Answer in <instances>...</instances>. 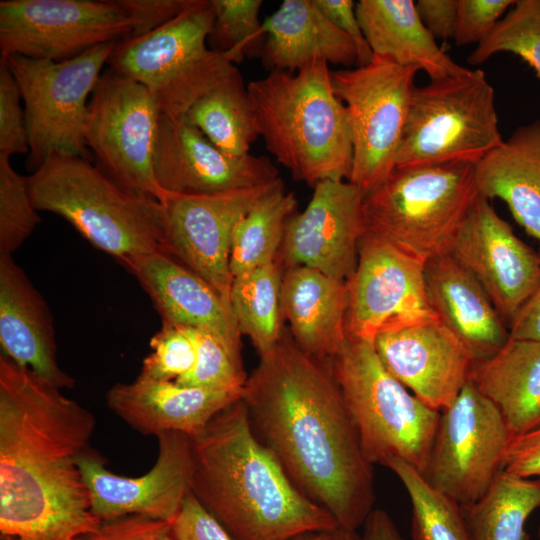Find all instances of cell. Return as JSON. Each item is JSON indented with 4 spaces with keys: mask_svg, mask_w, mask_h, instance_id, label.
<instances>
[{
    "mask_svg": "<svg viewBox=\"0 0 540 540\" xmlns=\"http://www.w3.org/2000/svg\"><path fill=\"white\" fill-rule=\"evenodd\" d=\"M242 399L254 434L295 487L357 532L373 511V471L330 359L303 352L286 327L260 356Z\"/></svg>",
    "mask_w": 540,
    "mask_h": 540,
    "instance_id": "obj_1",
    "label": "cell"
},
{
    "mask_svg": "<svg viewBox=\"0 0 540 540\" xmlns=\"http://www.w3.org/2000/svg\"><path fill=\"white\" fill-rule=\"evenodd\" d=\"M95 417L60 388L0 355V533L75 540L100 520L78 466Z\"/></svg>",
    "mask_w": 540,
    "mask_h": 540,
    "instance_id": "obj_2",
    "label": "cell"
},
{
    "mask_svg": "<svg viewBox=\"0 0 540 540\" xmlns=\"http://www.w3.org/2000/svg\"><path fill=\"white\" fill-rule=\"evenodd\" d=\"M191 492L235 540H292L339 526L254 434L241 398L192 437Z\"/></svg>",
    "mask_w": 540,
    "mask_h": 540,
    "instance_id": "obj_3",
    "label": "cell"
},
{
    "mask_svg": "<svg viewBox=\"0 0 540 540\" xmlns=\"http://www.w3.org/2000/svg\"><path fill=\"white\" fill-rule=\"evenodd\" d=\"M329 64L316 59L295 73L271 71L247 85L259 136L297 181L313 188L349 181V115L335 94Z\"/></svg>",
    "mask_w": 540,
    "mask_h": 540,
    "instance_id": "obj_4",
    "label": "cell"
},
{
    "mask_svg": "<svg viewBox=\"0 0 540 540\" xmlns=\"http://www.w3.org/2000/svg\"><path fill=\"white\" fill-rule=\"evenodd\" d=\"M35 208L57 214L126 269L164 252V207L131 193L90 160L52 154L27 177Z\"/></svg>",
    "mask_w": 540,
    "mask_h": 540,
    "instance_id": "obj_5",
    "label": "cell"
},
{
    "mask_svg": "<svg viewBox=\"0 0 540 540\" xmlns=\"http://www.w3.org/2000/svg\"><path fill=\"white\" fill-rule=\"evenodd\" d=\"M474 165L395 168L363 194L364 235L424 263L448 253L479 196Z\"/></svg>",
    "mask_w": 540,
    "mask_h": 540,
    "instance_id": "obj_6",
    "label": "cell"
},
{
    "mask_svg": "<svg viewBox=\"0 0 540 540\" xmlns=\"http://www.w3.org/2000/svg\"><path fill=\"white\" fill-rule=\"evenodd\" d=\"M330 363L369 463L396 458L423 472L440 412L387 371L372 342L347 336Z\"/></svg>",
    "mask_w": 540,
    "mask_h": 540,
    "instance_id": "obj_7",
    "label": "cell"
},
{
    "mask_svg": "<svg viewBox=\"0 0 540 540\" xmlns=\"http://www.w3.org/2000/svg\"><path fill=\"white\" fill-rule=\"evenodd\" d=\"M213 22L210 0H191L157 30L116 42L107 64L142 84L161 115L182 117L236 69L224 54L206 45Z\"/></svg>",
    "mask_w": 540,
    "mask_h": 540,
    "instance_id": "obj_8",
    "label": "cell"
},
{
    "mask_svg": "<svg viewBox=\"0 0 540 540\" xmlns=\"http://www.w3.org/2000/svg\"><path fill=\"white\" fill-rule=\"evenodd\" d=\"M502 142L494 89L468 68L415 87L396 168L476 164Z\"/></svg>",
    "mask_w": 540,
    "mask_h": 540,
    "instance_id": "obj_9",
    "label": "cell"
},
{
    "mask_svg": "<svg viewBox=\"0 0 540 540\" xmlns=\"http://www.w3.org/2000/svg\"><path fill=\"white\" fill-rule=\"evenodd\" d=\"M115 43L62 62L17 54L1 57L24 102L32 172L52 154L90 160L84 137L88 102Z\"/></svg>",
    "mask_w": 540,
    "mask_h": 540,
    "instance_id": "obj_10",
    "label": "cell"
},
{
    "mask_svg": "<svg viewBox=\"0 0 540 540\" xmlns=\"http://www.w3.org/2000/svg\"><path fill=\"white\" fill-rule=\"evenodd\" d=\"M419 70L374 55L366 65L331 71L335 94L346 106L351 126L349 182L363 194L396 168Z\"/></svg>",
    "mask_w": 540,
    "mask_h": 540,
    "instance_id": "obj_11",
    "label": "cell"
},
{
    "mask_svg": "<svg viewBox=\"0 0 540 540\" xmlns=\"http://www.w3.org/2000/svg\"><path fill=\"white\" fill-rule=\"evenodd\" d=\"M161 112L137 81L109 68L88 102L84 137L98 166L127 191L163 202L168 193L157 183L154 149Z\"/></svg>",
    "mask_w": 540,
    "mask_h": 540,
    "instance_id": "obj_12",
    "label": "cell"
},
{
    "mask_svg": "<svg viewBox=\"0 0 540 540\" xmlns=\"http://www.w3.org/2000/svg\"><path fill=\"white\" fill-rule=\"evenodd\" d=\"M498 408L469 380L440 418L422 475L435 489L467 507L502 470L512 439Z\"/></svg>",
    "mask_w": 540,
    "mask_h": 540,
    "instance_id": "obj_13",
    "label": "cell"
},
{
    "mask_svg": "<svg viewBox=\"0 0 540 540\" xmlns=\"http://www.w3.org/2000/svg\"><path fill=\"white\" fill-rule=\"evenodd\" d=\"M131 34L116 0H1V57L62 62Z\"/></svg>",
    "mask_w": 540,
    "mask_h": 540,
    "instance_id": "obj_14",
    "label": "cell"
},
{
    "mask_svg": "<svg viewBox=\"0 0 540 540\" xmlns=\"http://www.w3.org/2000/svg\"><path fill=\"white\" fill-rule=\"evenodd\" d=\"M424 271V262L363 234L348 281L347 336L373 343L381 333L438 320Z\"/></svg>",
    "mask_w": 540,
    "mask_h": 540,
    "instance_id": "obj_15",
    "label": "cell"
},
{
    "mask_svg": "<svg viewBox=\"0 0 540 540\" xmlns=\"http://www.w3.org/2000/svg\"><path fill=\"white\" fill-rule=\"evenodd\" d=\"M281 183L279 177L260 186L212 195L168 194L162 202L165 253L206 280L230 303L234 229L261 198Z\"/></svg>",
    "mask_w": 540,
    "mask_h": 540,
    "instance_id": "obj_16",
    "label": "cell"
},
{
    "mask_svg": "<svg viewBox=\"0 0 540 540\" xmlns=\"http://www.w3.org/2000/svg\"><path fill=\"white\" fill-rule=\"evenodd\" d=\"M157 438V460L138 477L112 473L89 448L79 456L78 466L89 491L91 511L100 521L127 515L174 520L191 492L192 437L169 431Z\"/></svg>",
    "mask_w": 540,
    "mask_h": 540,
    "instance_id": "obj_17",
    "label": "cell"
},
{
    "mask_svg": "<svg viewBox=\"0 0 540 540\" xmlns=\"http://www.w3.org/2000/svg\"><path fill=\"white\" fill-rule=\"evenodd\" d=\"M448 253L481 285L503 321L511 323L540 284V257L481 196Z\"/></svg>",
    "mask_w": 540,
    "mask_h": 540,
    "instance_id": "obj_18",
    "label": "cell"
},
{
    "mask_svg": "<svg viewBox=\"0 0 540 540\" xmlns=\"http://www.w3.org/2000/svg\"><path fill=\"white\" fill-rule=\"evenodd\" d=\"M362 200L349 181L318 183L306 208L286 223L276 258L281 269L307 267L348 282L364 234Z\"/></svg>",
    "mask_w": 540,
    "mask_h": 540,
    "instance_id": "obj_19",
    "label": "cell"
},
{
    "mask_svg": "<svg viewBox=\"0 0 540 540\" xmlns=\"http://www.w3.org/2000/svg\"><path fill=\"white\" fill-rule=\"evenodd\" d=\"M153 168L160 188L174 195H212L279 178L278 169L268 157L227 155L183 116L161 115Z\"/></svg>",
    "mask_w": 540,
    "mask_h": 540,
    "instance_id": "obj_20",
    "label": "cell"
},
{
    "mask_svg": "<svg viewBox=\"0 0 540 540\" xmlns=\"http://www.w3.org/2000/svg\"><path fill=\"white\" fill-rule=\"evenodd\" d=\"M373 344L387 371L439 412L455 401L475 364L466 346L439 319L381 333Z\"/></svg>",
    "mask_w": 540,
    "mask_h": 540,
    "instance_id": "obj_21",
    "label": "cell"
},
{
    "mask_svg": "<svg viewBox=\"0 0 540 540\" xmlns=\"http://www.w3.org/2000/svg\"><path fill=\"white\" fill-rule=\"evenodd\" d=\"M1 355L54 386L72 388L75 380L57 362L50 309L12 255L0 254Z\"/></svg>",
    "mask_w": 540,
    "mask_h": 540,
    "instance_id": "obj_22",
    "label": "cell"
},
{
    "mask_svg": "<svg viewBox=\"0 0 540 540\" xmlns=\"http://www.w3.org/2000/svg\"><path fill=\"white\" fill-rule=\"evenodd\" d=\"M243 391L184 386L138 376L117 383L106 393L107 407L143 435L176 431L191 437L221 410L243 397Z\"/></svg>",
    "mask_w": 540,
    "mask_h": 540,
    "instance_id": "obj_23",
    "label": "cell"
},
{
    "mask_svg": "<svg viewBox=\"0 0 540 540\" xmlns=\"http://www.w3.org/2000/svg\"><path fill=\"white\" fill-rule=\"evenodd\" d=\"M131 272L152 300L162 323L211 332L241 351V332L230 303L206 280L158 252L133 262Z\"/></svg>",
    "mask_w": 540,
    "mask_h": 540,
    "instance_id": "obj_24",
    "label": "cell"
},
{
    "mask_svg": "<svg viewBox=\"0 0 540 540\" xmlns=\"http://www.w3.org/2000/svg\"><path fill=\"white\" fill-rule=\"evenodd\" d=\"M430 305L439 321L469 350L475 364L496 354L509 331L490 298L449 253L425 263Z\"/></svg>",
    "mask_w": 540,
    "mask_h": 540,
    "instance_id": "obj_25",
    "label": "cell"
},
{
    "mask_svg": "<svg viewBox=\"0 0 540 540\" xmlns=\"http://www.w3.org/2000/svg\"><path fill=\"white\" fill-rule=\"evenodd\" d=\"M281 309L294 342L312 357L332 358L347 339V281L307 267L287 269Z\"/></svg>",
    "mask_w": 540,
    "mask_h": 540,
    "instance_id": "obj_26",
    "label": "cell"
},
{
    "mask_svg": "<svg viewBox=\"0 0 540 540\" xmlns=\"http://www.w3.org/2000/svg\"><path fill=\"white\" fill-rule=\"evenodd\" d=\"M261 59L271 71L295 73L321 59L349 68L358 65L354 42L335 27L314 0H284L262 25Z\"/></svg>",
    "mask_w": 540,
    "mask_h": 540,
    "instance_id": "obj_27",
    "label": "cell"
},
{
    "mask_svg": "<svg viewBox=\"0 0 540 540\" xmlns=\"http://www.w3.org/2000/svg\"><path fill=\"white\" fill-rule=\"evenodd\" d=\"M478 195L506 203L518 224L540 242V120L518 127L474 165Z\"/></svg>",
    "mask_w": 540,
    "mask_h": 540,
    "instance_id": "obj_28",
    "label": "cell"
},
{
    "mask_svg": "<svg viewBox=\"0 0 540 540\" xmlns=\"http://www.w3.org/2000/svg\"><path fill=\"white\" fill-rule=\"evenodd\" d=\"M356 14L374 55L424 70L430 80L465 72L422 23L412 0H360Z\"/></svg>",
    "mask_w": 540,
    "mask_h": 540,
    "instance_id": "obj_29",
    "label": "cell"
},
{
    "mask_svg": "<svg viewBox=\"0 0 540 540\" xmlns=\"http://www.w3.org/2000/svg\"><path fill=\"white\" fill-rule=\"evenodd\" d=\"M470 380L498 408L512 436L540 427V341L509 338L474 364Z\"/></svg>",
    "mask_w": 540,
    "mask_h": 540,
    "instance_id": "obj_30",
    "label": "cell"
},
{
    "mask_svg": "<svg viewBox=\"0 0 540 540\" xmlns=\"http://www.w3.org/2000/svg\"><path fill=\"white\" fill-rule=\"evenodd\" d=\"M183 117L233 157L248 155L259 136L248 88L237 68L197 100Z\"/></svg>",
    "mask_w": 540,
    "mask_h": 540,
    "instance_id": "obj_31",
    "label": "cell"
},
{
    "mask_svg": "<svg viewBox=\"0 0 540 540\" xmlns=\"http://www.w3.org/2000/svg\"><path fill=\"white\" fill-rule=\"evenodd\" d=\"M462 508L472 540H526L525 524L540 508V481L501 470L478 501Z\"/></svg>",
    "mask_w": 540,
    "mask_h": 540,
    "instance_id": "obj_32",
    "label": "cell"
},
{
    "mask_svg": "<svg viewBox=\"0 0 540 540\" xmlns=\"http://www.w3.org/2000/svg\"><path fill=\"white\" fill-rule=\"evenodd\" d=\"M283 270L275 261L233 277L230 304L242 335L259 355L281 338L285 327L281 309Z\"/></svg>",
    "mask_w": 540,
    "mask_h": 540,
    "instance_id": "obj_33",
    "label": "cell"
},
{
    "mask_svg": "<svg viewBox=\"0 0 540 540\" xmlns=\"http://www.w3.org/2000/svg\"><path fill=\"white\" fill-rule=\"evenodd\" d=\"M296 209L294 193L281 183L239 220L230 253L233 277L276 261L286 223Z\"/></svg>",
    "mask_w": 540,
    "mask_h": 540,
    "instance_id": "obj_34",
    "label": "cell"
},
{
    "mask_svg": "<svg viewBox=\"0 0 540 540\" xmlns=\"http://www.w3.org/2000/svg\"><path fill=\"white\" fill-rule=\"evenodd\" d=\"M384 466L398 477L409 496L412 540H472L461 505L432 487L405 461L394 458Z\"/></svg>",
    "mask_w": 540,
    "mask_h": 540,
    "instance_id": "obj_35",
    "label": "cell"
},
{
    "mask_svg": "<svg viewBox=\"0 0 540 540\" xmlns=\"http://www.w3.org/2000/svg\"><path fill=\"white\" fill-rule=\"evenodd\" d=\"M499 52L521 57L540 79V0H518L468 56L479 65Z\"/></svg>",
    "mask_w": 540,
    "mask_h": 540,
    "instance_id": "obj_36",
    "label": "cell"
},
{
    "mask_svg": "<svg viewBox=\"0 0 540 540\" xmlns=\"http://www.w3.org/2000/svg\"><path fill=\"white\" fill-rule=\"evenodd\" d=\"M214 14L208 36L213 50L224 54L232 63L245 55H261L265 41L263 22L259 19L262 0H210Z\"/></svg>",
    "mask_w": 540,
    "mask_h": 540,
    "instance_id": "obj_37",
    "label": "cell"
},
{
    "mask_svg": "<svg viewBox=\"0 0 540 540\" xmlns=\"http://www.w3.org/2000/svg\"><path fill=\"white\" fill-rule=\"evenodd\" d=\"M191 331L197 348L196 364L190 373L175 382L213 390H244L248 376L241 351L211 332L196 328Z\"/></svg>",
    "mask_w": 540,
    "mask_h": 540,
    "instance_id": "obj_38",
    "label": "cell"
},
{
    "mask_svg": "<svg viewBox=\"0 0 540 540\" xmlns=\"http://www.w3.org/2000/svg\"><path fill=\"white\" fill-rule=\"evenodd\" d=\"M38 212L27 177L0 155V254L12 255L24 243L41 221Z\"/></svg>",
    "mask_w": 540,
    "mask_h": 540,
    "instance_id": "obj_39",
    "label": "cell"
},
{
    "mask_svg": "<svg viewBox=\"0 0 540 540\" xmlns=\"http://www.w3.org/2000/svg\"><path fill=\"white\" fill-rule=\"evenodd\" d=\"M151 353L138 376L156 381H176L192 371L197 348L190 327L162 323L150 340Z\"/></svg>",
    "mask_w": 540,
    "mask_h": 540,
    "instance_id": "obj_40",
    "label": "cell"
},
{
    "mask_svg": "<svg viewBox=\"0 0 540 540\" xmlns=\"http://www.w3.org/2000/svg\"><path fill=\"white\" fill-rule=\"evenodd\" d=\"M21 100L14 76L0 61V155L8 158L30 151L25 109L21 106Z\"/></svg>",
    "mask_w": 540,
    "mask_h": 540,
    "instance_id": "obj_41",
    "label": "cell"
},
{
    "mask_svg": "<svg viewBox=\"0 0 540 540\" xmlns=\"http://www.w3.org/2000/svg\"><path fill=\"white\" fill-rule=\"evenodd\" d=\"M514 3L513 0H458L456 44H479Z\"/></svg>",
    "mask_w": 540,
    "mask_h": 540,
    "instance_id": "obj_42",
    "label": "cell"
},
{
    "mask_svg": "<svg viewBox=\"0 0 540 540\" xmlns=\"http://www.w3.org/2000/svg\"><path fill=\"white\" fill-rule=\"evenodd\" d=\"M172 522L142 515L101 520L91 531L75 540H175Z\"/></svg>",
    "mask_w": 540,
    "mask_h": 540,
    "instance_id": "obj_43",
    "label": "cell"
},
{
    "mask_svg": "<svg viewBox=\"0 0 540 540\" xmlns=\"http://www.w3.org/2000/svg\"><path fill=\"white\" fill-rule=\"evenodd\" d=\"M175 540H235L190 492L172 521Z\"/></svg>",
    "mask_w": 540,
    "mask_h": 540,
    "instance_id": "obj_44",
    "label": "cell"
},
{
    "mask_svg": "<svg viewBox=\"0 0 540 540\" xmlns=\"http://www.w3.org/2000/svg\"><path fill=\"white\" fill-rule=\"evenodd\" d=\"M126 13L131 34L140 37L149 34L180 15L191 0H116Z\"/></svg>",
    "mask_w": 540,
    "mask_h": 540,
    "instance_id": "obj_45",
    "label": "cell"
},
{
    "mask_svg": "<svg viewBox=\"0 0 540 540\" xmlns=\"http://www.w3.org/2000/svg\"><path fill=\"white\" fill-rule=\"evenodd\" d=\"M323 15L355 44L358 53V65L368 64L373 59V52L368 45L356 14V4L352 0H314Z\"/></svg>",
    "mask_w": 540,
    "mask_h": 540,
    "instance_id": "obj_46",
    "label": "cell"
},
{
    "mask_svg": "<svg viewBox=\"0 0 540 540\" xmlns=\"http://www.w3.org/2000/svg\"><path fill=\"white\" fill-rule=\"evenodd\" d=\"M502 470L540 481V427L512 437L505 453Z\"/></svg>",
    "mask_w": 540,
    "mask_h": 540,
    "instance_id": "obj_47",
    "label": "cell"
},
{
    "mask_svg": "<svg viewBox=\"0 0 540 540\" xmlns=\"http://www.w3.org/2000/svg\"><path fill=\"white\" fill-rule=\"evenodd\" d=\"M415 7L422 23L435 40L454 39L458 0H418Z\"/></svg>",
    "mask_w": 540,
    "mask_h": 540,
    "instance_id": "obj_48",
    "label": "cell"
},
{
    "mask_svg": "<svg viewBox=\"0 0 540 540\" xmlns=\"http://www.w3.org/2000/svg\"><path fill=\"white\" fill-rule=\"evenodd\" d=\"M510 338L540 341V284L510 323Z\"/></svg>",
    "mask_w": 540,
    "mask_h": 540,
    "instance_id": "obj_49",
    "label": "cell"
},
{
    "mask_svg": "<svg viewBox=\"0 0 540 540\" xmlns=\"http://www.w3.org/2000/svg\"><path fill=\"white\" fill-rule=\"evenodd\" d=\"M355 540H404L395 522L382 509H373Z\"/></svg>",
    "mask_w": 540,
    "mask_h": 540,
    "instance_id": "obj_50",
    "label": "cell"
},
{
    "mask_svg": "<svg viewBox=\"0 0 540 540\" xmlns=\"http://www.w3.org/2000/svg\"><path fill=\"white\" fill-rule=\"evenodd\" d=\"M357 532L350 531L342 526L330 529L306 532L292 540H355Z\"/></svg>",
    "mask_w": 540,
    "mask_h": 540,
    "instance_id": "obj_51",
    "label": "cell"
},
{
    "mask_svg": "<svg viewBox=\"0 0 540 540\" xmlns=\"http://www.w3.org/2000/svg\"><path fill=\"white\" fill-rule=\"evenodd\" d=\"M0 540H20V539L15 537V536H12V535H7V534H1L0 533Z\"/></svg>",
    "mask_w": 540,
    "mask_h": 540,
    "instance_id": "obj_52",
    "label": "cell"
},
{
    "mask_svg": "<svg viewBox=\"0 0 540 540\" xmlns=\"http://www.w3.org/2000/svg\"><path fill=\"white\" fill-rule=\"evenodd\" d=\"M538 540H540V526L538 528Z\"/></svg>",
    "mask_w": 540,
    "mask_h": 540,
    "instance_id": "obj_53",
    "label": "cell"
}]
</instances>
